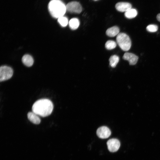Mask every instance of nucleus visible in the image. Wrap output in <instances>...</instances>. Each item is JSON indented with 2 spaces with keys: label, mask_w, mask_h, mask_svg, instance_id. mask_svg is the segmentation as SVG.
Instances as JSON below:
<instances>
[{
  "label": "nucleus",
  "mask_w": 160,
  "mask_h": 160,
  "mask_svg": "<svg viewBox=\"0 0 160 160\" xmlns=\"http://www.w3.org/2000/svg\"><path fill=\"white\" fill-rule=\"evenodd\" d=\"M53 109L52 103L50 100L47 99H41L36 101L33 104L32 108V112L42 117L50 115Z\"/></svg>",
  "instance_id": "f257e3e1"
},
{
  "label": "nucleus",
  "mask_w": 160,
  "mask_h": 160,
  "mask_svg": "<svg viewBox=\"0 0 160 160\" xmlns=\"http://www.w3.org/2000/svg\"><path fill=\"white\" fill-rule=\"evenodd\" d=\"M49 11L54 18L63 16L66 10V5L60 0H52L48 5Z\"/></svg>",
  "instance_id": "f03ea898"
},
{
  "label": "nucleus",
  "mask_w": 160,
  "mask_h": 160,
  "mask_svg": "<svg viewBox=\"0 0 160 160\" xmlns=\"http://www.w3.org/2000/svg\"><path fill=\"white\" fill-rule=\"evenodd\" d=\"M116 42L120 47L124 51L129 50L131 46V42L129 37L126 33H119L117 36Z\"/></svg>",
  "instance_id": "7ed1b4c3"
},
{
  "label": "nucleus",
  "mask_w": 160,
  "mask_h": 160,
  "mask_svg": "<svg viewBox=\"0 0 160 160\" xmlns=\"http://www.w3.org/2000/svg\"><path fill=\"white\" fill-rule=\"evenodd\" d=\"M13 74V71L10 67L2 66L0 68V81L1 82L9 79Z\"/></svg>",
  "instance_id": "20e7f679"
},
{
  "label": "nucleus",
  "mask_w": 160,
  "mask_h": 160,
  "mask_svg": "<svg viewBox=\"0 0 160 160\" xmlns=\"http://www.w3.org/2000/svg\"><path fill=\"white\" fill-rule=\"evenodd\" d=\"M66 10L71 12L80 13L82 10L80 4L77 1H73L68 3L66 5Z\"/></svg>",
  "instance_id": "39448f33"
},
{
  "label": "nucleus",
  "mask_w": 160,
  "mask_h": 160,
  "mask_svg": "<svg viewBox=\"0 0 160 160\" xmlns=\"http://www.w3.org/2000/svg\"><path fill=\"white\" fill-rule=\"evenodd\" d=\"M107 144L108 150L112 152L117 151L120 145L119 140L115 138H112L108 140L107 143Z\"/></svg>",
  "instance_id": "423d86ee"
},
{
  "label": "nucleus",
  "mask_w": 160,
  "mask_h": 160,
  "mask_svg": "<svg viewBox=\"0 0 160 160\" xmlns=\"http://www.w3.org/2000/svg\"><path fill=\"white\" fill-rule=\"evenodd\" d=\"M96 134L99 138L101 139H106L108 138L111 135V132L107 127L102 126L97 129Z\"/></svg>",
  "instance_id": "0eeeda50"
},
{
  "label": "nucleus",
  "mask_w": 160,
  "mask_h": 160,
  "mask_svg": "<svg viewBox=\"0 0 160 160\" xmlns=\"http://www.w3.org/2000/svg\"><path fill=\"white\" fill-rule=\"evenodd\" d=\"M123 58L124 59L128 61L130 65H135L137 63L138 60V57L134 54L126 52L124 53Z\"/></svg>",
  "instance_id": "6e6552de"
},
{
  "label": "nucleus",
  "mask_w": 160,
  "mask_h": 160,
  "mask_svg": "<svg viewBox=\"0 0 160 160\" xmlns=\"http://www.w3.org/2000/svg\"><path fill=\"white\" fill-rule=\"evenodd\" d=\"M132 6L131 4L126 2H119L115 5L116 9L120 12H126L132 8Z\"/></svg>",
  "instance_id": "1a4fd4ad"
},
{
  "label": "nucleus",
  "mask_w": 160,
  "mask_h": 160,
  "mask_svg": "<svg viewBox=\"0 0 160 160\" xmlns=\"http://www.w3.org/2000/svg\"><path fill=\"white\" fill-rule=\"evenodd\" d=\"M37 114L33 112H29L27 114L28 120L33 123L39 124L41 122V119Z\"/></svg>",
  "instance_id": "9d476101"
},
{
  "label": "nucleus",
  "mask_w": 160,
  "mask_h": 160,
  "mask_svg": "<svg viewBox=\"0 0 160 160\" xmlns=\"http://www.w3.org/2000/svg\"><path fill=\"white\" fill-rule=\"evenodd\" d=\"M119 29L117 26H114L108 28L106 32V35L111 37L117 36L119 33Z\"/></svg>",
  "instance_id": "9b49d317"
},
{
  "label": "nucleus",
  "mask_w": 160,
  "mask_h": 160,
  "mask_svg": "<svg viewBox=\"0 0 160 160\" xmlns=\"http://www.w3.org/2000/svg\"><path fill=\"white\" fill-rule=\"evenodd\" d=\"M22 61L25 65L28 67L31 66L33 63V57L29 55H24L22 57Z\"/></svg>",
  "instance_id": "f8f14e48"
},
{
  "label": "nucleus",
  "mask_w": 160,
  "mask_h": 160,
  "mask_svg": "<svg viewBox=\"0 0 160 160\" xmlns=\"http://www.w3.org/2000/svg\"><path fill=\"white\" fill-rule=\"evenodd\" d=\"M80 23L79 20L77 18H73L71 19L69 22L70 28L72 30L77 29L79 27Z\"/></svg>",
  "instance_id": "ddd939ff"
},
{
  "label": "nucleus",
  "mask_w": 160,
  "mask_h": 160,
  "mask_svg": "<svg viewBox=\"0 0 160 160\" xmlns=\"http://www.w3.org/2000/svg\"><path fill=\"white\" fill-rule=\"evenodd\" d=\"M137 10L131 8L125 12L124 15L127 18L132 19L135 17L137 15Z\"/></svg>",
  "instance_id": "4468645a"
},
{
  "label": "nucleus",
  "mask_w": 160,
  "mask_h": 160,
  "mask_svg": "<svg viewBox=\"0 0 160 160\" xmlns=\"http://www.w3.org/2000/svg\"><path fill=\"white\" fill-rule=\"evenodd\" d=\"M119 60V57L116 55L111 56L109 59V64L110 66L113 67H115Z\"/></svg>",
  "instance_id": "2eb2a0df"
},
{
  "label": "nucleus",
  "mask_w": 160,
  "mask_h": 160,
  "mask_svg": "<svg viewBox=\"0 0 160 160\" xmlns=\"http://www.w3.org/2000/svg\"><path fill=\"white\" fill-rule=\"evenodd\" d=\"M116 46V42L113 41L108 40L105 43V46L108 50H111L115 48Z\"/></svg>",
  "instance_id": "dca6fc26"
},
{
  "label": "nucleus",
  "mask_w": 160,
  "mask_h": 160,
  "mask_svg": "<svg viewBox=\"0 0 160 160\" xmlns=\"http://www.w3.org/2000/svg\"><path fill=\"white\" fill-rule=\"evenodd\" d=\"M58 22L60 25L63 27L66 26L68 23V18L64 16L58 18Z\"/></svg>",
  "instance_id": "f3484780"
},
{
  "label": "nucleus",
  "mask_w": 160,
  "mask_h": 160,
  "mask_svg": "<svg viewBox=\"0 0 160 160\" xmlns=\"http://www.w3.org/2000/svg\"><path fill=\"white\" fill-rule=\"evenodd\" d=\"M158 29V27L157 25L151 24L148 25L146 27L147 30L150 32H154L156 31Z\"/></svg>",
  "instance_id": "a211bd4d"
},
{
  "label": "nucleus",
  "mask_w": 160,
  "mask_h": 160,
  "mask_svg": "<svg viewBox=\"0 0 160 160\" xmlns=\"http://www.w3.org/2000/svg\"><path fill=\"white\" fill-rule=\"evenodd\" d=\"M156 18L160 22V13L157 15L156 16Z\"/></svg>",
  "instance_id": "6ab92c4d"
},
{
  "label": "nucleus",
  "mask_w": 160,
  "mask_h": 160,
  "mask_svg": "<svg viewBox=\"0 0 160 160\" xmlns=\"http://www.w3.org/2000/svg\"><path fill=\"white\" fill-rule=\"evenodd\" d=\"M95 0V1H96V0Z\"/></svg>",
  "instance_id": "aec40b11"
}]
</instances>
